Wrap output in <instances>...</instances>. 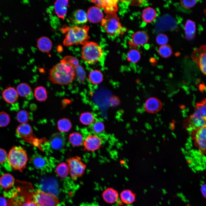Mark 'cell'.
<instances>
[{
	"mask_svg": "<svg viewBox=\"0 0 206 206\" xmlns=\"http://www.w3.org/2000/svg\"><path fill=\"white\" fill-rule=\"evenodd\" d=\"M68 1L67 0H58L54 3V8L56 13L57 16L63 20L67 12Z\"/></svg>",
	"mask_w": 206,
	"mask_h": 206,
	"instance_id": "obj_18",
	"label": "cell"
},
{
	"mask_svg": "<svg viewBox=\"0 0 206 206\" xmlns=\"http://www.w3.org/2000/svg\"><path fill=\"white\" fill-rule=\"evenodd\" d=\"M57 126L58 129L60 131L67 132L70 129L72 124L69 119L66 118H63L58 121Z\"/></svg>",
	"mask_w": 206,
	"mask_h": 206,
	"instance_id": "obj_34",
	"label": "cell"
},
{
	"mask_svg": "<svg viewBox=\"0 0 206 206\" xmlns=\"http://www.w3.org/2000/svg\"><path fill=\"white\" fill-rule=\"evenodd\" d=\"M37 46L39 50L48 53L51 49L52 45L50 39L46 37H42L37 41Z\"/></svg>",
	"mask_w": 206,
	"mask_h": 206,
	"instance_id": "obj_21",
	"label": "cell"
},
{
	"mask_svg": "<svg viewBox=\"0 0 206 206\" xmlns=\"http://www.w3.org/2000/svg\"><path fill=\"white\" fill-rule=\"evenodd\" d=\"M87 15L89 20L93 23H99L102 21L104 18L102 11L96 6L90 7L88 10Z\"/></svg>",
	"mask_w": 206,
	"mask_h": 206,
	"instance_id": "obj_14",
	"label": "cell"
},
{
	"mask_svg": "<svg viewBox=\"0 0 206 206\" xmlns=\"http://www.w3.org/2000/svg\"><path fill=\"white\" fill-rule=\"evenodd\" d=\"M148 39V36L146 32L138 31L133 34L131 39L128 43L130 46L135 47L139 45L145 44L147 42Z\"/></svg>",
	"mask_w": 206,
	"mask_h": 206,
	"instance_id": "obj_13",
	"label": "cell"
},
{
	"mask_svg": "<svg viewBox=\"0 0 206 206\" xmlns=\"http://www.w3.org/2000/svg\"><path fill=\"white\" fill-rule=\"evenodd\" d=\"M197 3L196 0H181L180 1L181 5L183 7L189 9L193 7Z\"/></svg>",
	"mask_w": 206,
	"mask_h": 206,
	"instance_id": "obj_43",
	"label": "cell"
},
{
	"mask_svg": "<svg viewBox=\"0 0 206 206\" xmlns=\"http://www.w3.org/2000/svg\"><path fill=\"white\" fill-rule=\"evenodd\" d=\"M157 14L156 11L154 9L151 7H147L142 11V19L144 22L148 23L154 19L156 17Z\"/></svg>",
	"mask_w": 206,
	"mask_h": 206,
	"instance_id": "obj_22",
	"label": "cell"
},
{
	"mask_svg": "<svg viewBox=\"0 0 206 206\" xmlns=\"http://www.w3.org/2000/svg\"><path fill=\"white\" fill-rule=\"evenodd\" d=\"M7 201L3 197H0V206H6Z\"/></svg>",
	"mask_w": 206,
	"mask_h": 206,
	"instance_id": "obj_48",
	"label": "cell"
},
{
	"mask_svg": "<svg viewBox=\"0 0 206 206\" xmlns=\"http://www.w3.org/2000/svg\"><path fill=\"white\" fill-rule=\"evenodd\" d=\"M19 96L26 97L29 96L31 92V88L27 84L22 82L19 84L16 89Z\"/></svg>",
	"mask_w": 206,
	"mask_h": 206,
	"instance_id": "obj_27",
	"label": "cell"
},
{
	"mask_svg": "<svg viewBox=\"0 0 206 206\" xmlns=\"http://www.w3.org/2000/svg\"><path fill=\"white\" fill-rule=\"evenodd\" d=\"M80 122L85 125H90L94 122L95 118L94 116L92 113L86 112L82 113L80 117Z\"/></svg>",
	"mask_w": 206,
	"mask_h": 206,
	"instance_id": "obj_33",
	"label": "cell"
},
{
	"mask_svg": "<svg viewBox=\"0 0 206 206\" xmlns=\"http://www.w3.org/2000/svg\"><path fill=\"white\" fill-rule=\"evenodd\" d=\"M101 25L106 32L111 36L119 35L126 31L116 13L108 14L102 21Z\"/></svg>",
	"mask_w": 206,
	"mask_h": 206,
	"instance_id": "obj_4",
	"label": "cell"
},
{
	"mask_svg": "<svg viewBox=\"0 0 206 206\" xmlns=\"http://www.w3.org/2000/svg\"><path fill=\"white\" fill-rule=\"evenodd\" d=\"M105 128L104 123L101 121H97L94 122L92 126V129L96 134H100L102 133Z\"/></svg>",
	"mask_w": 206,
	"mask_h": 206,
	"instance_id": "obj_39",
	"label": "cell"
},
{
	"mask_svg": "<svg viewBox=\"0 0 206 206\" xmlns=\"http://www.w3.org/2000/svg\"><path fill=\"white\" fill-rule=\"evenodd\" d=\"M87 15L84 11L78 9L75 11L73 14L72 20L76 24H83L87 21Z\"/></svg>",
	"mask_w": 206,
	"mask_h": 206,
	"instance_id": "obj_25",
	"label": "cell"
},
{
	"mask_svg": "<svg viewBox=\"0 0 206 206\" xmlns=\"http://www.w3.org/2000/svg\"><path fill=\"white\" fill-rule=\"evenodd\" d=\"M72 178L76 180L84 173L86 165L82 161L80 157L76 156L68 159L67 161Z\"/></svg>",
	"mask_w": 206,
	"mask_h": 206,
	"instance_id": "obj_7",
	"label": "cell"
},
{
	"mask_svg": "<svg viewBox=\"0 0 206 206\" xmlns=\"http://www.w3.org/2000/svg\"><path fill=\"white\" fill-rule=\"evenodd\" d=\"M32 199L36 206H58L60 203L54 194L45 192L39 189L33 194Z\"/></svg>",
	"mask_w": 206,
	"mask_h": 206,
	"instance_id": "obj_6",
	"label": "cell"
},
{
	"mask_svg": "<svg viewBox=\"0 0 206 206\" xmlns=\"http://www.w3.org/2000/svg\"><path fill=\"white\" fill-rule=\"evenodd\" d=\"M140 57V52L136 49H132L129 51L127 54V59L129 62L136 63L139 61Z\"/></svg>",
	"mask_w": 206,
	"mask_h": 206,
	"instance_id": "obj_35",
	"label": "cell"
},
{
	"mask_svg": "<svg viewBox=\"0 0 206 206\" xmlns=\"http://www.w3.org/2000/svg\"><path fill=\"white\" fill-rule=\"evenodd\" d=\"M206 185L205 184L202 185L201 187V191L203 196L206 197Z\"/></svg>",
	"mask_w": 206,
	"mask_h": 206,
	"instance_id": "obj_46",
	"label": "cell"
},
{
	"mask_svg": "<svg viewBox=\"0 0 206 206\" xmlns=\"http://www.w3.org/2000/svg\"><path fill=\"white\" fill-rule=\"evenodd\" d=\"M8 158L6 151L4 149L0 148V163L5 162Z\"/></svg>",
	"mask_w": 206,
	"mask_h": 206,
	"instance_id": "obj_44",
	"label": "cell"
},
{
	"mask_svg": "<svg viewBox=\"0 0 206 206\" xmlns=\"http://www.w3.org/2000/svg\"><path fill=\"white\" fill-rule=\"evenodd\" d=\"M2 94L4 100L6 102L10 104L16 102L19 97L16 89L11 86L7 87L3 90Z\"/></svg>",
	"mask_w": 206,
	"mask_h": 206,
	"instance_id": "obj_16",
	"label": "cell"
},
{
	"mask_svg": "<svg viewBox=\"0 0 206 206\" xmlns=\"http://www.w3.org/2000/svg\"><path fill=\"white\" fill-rule=\"evenodd\" d=\"M88 206H101L98 204L94 203H92L90 204H89Z\"/></svg>",
	"mask_w": 206,
	"mask_h": 206,
	"instance_id": "obj_49",
	"label": "cell"
},
{
	"mask_svg": "<svg viewBox=\"0 0 206 206\" xmlns=\"http://www.w3.org/2000/svg\"><path fill=\"white\" fill-rule=\"evenodd\" d=\"M69 140L70 144L74 146H79L83 143V137L78 132L71 134L69 137Z\"/></svg>",
	"mask_w": 206,
	"mask_h": 206,
	"instance_id": "obj_32",
	"label": "cell"
},
{
	"mask_svg": "<svg viewBox=\"0 0 206 206\" xmlns=\"http://www.w3.org/2000/svg\"><path fill=\"white\" fill-rule=\"evenodd\" d=\"M60 62L68 64L75 69L79 65L78 60L76 58L71 56H67L61 60Z\"/></svg>",
	"mask_w": 206,
	"mask_h": 206,
	"instance_id": "obj_38",
	"label": "cell"
},
{
	"mask_svg": "<svg viewBox=\"0 0 206 206\" xmlns=\"http://www.w3.org/2000/svg\"><path fill=\"white\" fill-rule=\"evenodd\" d=\"M206 117L205 108L202 105H197L194 112L190 117V121L195 127H205Z\"/></svg>",
	"mask_w": 206,
	"mask_h": 206,
	"instance_id": "obj_8",
	"label": "cell"
},
{
	"mask_svg": "<svg viewBox=\"0 0 206 206\" xmlns=\"http://www.w3.org/2000/svg\"><path fill=\"white\" fill-rule=\"evenodd\" d=\"M121 201L126 204H131L135 201V195L130 190H125L122 192L120 194Z\"/></svg>",
	"mask_w": 206,
	"mask_h": 206,
	"instance_id": "obj_30",
	"label": "cell"
},
{
	"mask_svg": "<svg viewBox=\"0 0 206 206\" xmlns=\"http://www.w3.org/2000/svg\"><path fill=\"white\" fill-rule=\"evenodd\" d=\"M102 196L105 201L109 203H113L117 200L118 197V192L112 188H108L103 193Z\"/></svg>",
	"mask_w": 206,
	"mask_h": 206,
	"instance_id": "obj_20",
	"label": "cell"
},
{
	"mask_svg": "<svg viewBox=\"0 0 206 206\" xmlns=\"http://www.w3.org/2000/svg\"><path fill=\"white\" fill-rule=\"evenodd\" d=\"M49 142L52 148L55 149H60L64 146L65 143V137L62 133H56L51 136Z\"/></svg>",
	"mask_w": 206,
	"mask_h": 206,
	"instance_id": "obj_17",
	"label": "cell"
},
{
	"mask_svg": "<svg viewBox=\"0 0 206 206\" xmlns=\"http://www.w3.org/2000/svg\"><path fill=\"white\" fill-rule=\"evenodd\" d=\"M118 1L117 0H102V7L104 8V11L108 14L116 13L118 9Z\"/></svg>",
	"mask_w": 206,
	"mask_h": 206,
	"instance_id": "obj_23",
	"label": "cell"
},
{
	"mask_svg": "<svg viewBox=\"0 0 206 206\" xmlns=\"http://www.w3.org/2000/svg\"><path fill=\"white\" fill-rule=\"evenodd\" d=\"M55 171L56 173L59 177L62 178H64L68 175L69 168L67 164L62 162L57 165Z\"/></svg>",
	"mask_w": 206,
	"mask_h": 206,
	"instance_id": "obj_31",
	"label": "cell"
},
{
	"mask_svg": "<svg viewBox=\"0 0 206 206\" xmlns=\"http://www.w3.org/2000/svg\"><path fill=\"white\" fill-rule=\"evenodd\" d=\"M10 121L9 115L6 112L2 111L0 112V127H4L7 126Z\"/></svg>",
	"mask_w": 206,
	"mask_h": 206,
	"instance_id": "obj_40",
	"label": "cell"
},
{
	"mask_svg": "<svg viewBox=\"0 0 206 206\" xmlns=\"http://www.w3.org/2000/svg\"><path fill=\"white\" fill-rule=\"evenodd\" d=\"M32 199V197L28 198L22 206H36L32 200H31Z\"/></svg>",
	"mask_w": 206,
	"mask_h": 206,
	"instance_id": "obj_45",
	"label": "cell"
},
{
	"mask_svg": "<svg viewBox=\"0 0 206 206\" xmlns=\"http://www.w3.org/2000/svg\"><path fill=\"white\" fill-rule=\"evenodd\" d=\"M162 107L161 101L155 97L148 98L144 104V108L147 112L154 113L159 111Z\"/></svg>",
	"mask_w": 206,
	"mask_h": 206,
	"instance_id": "obj_15",
	"label": "cell"
},
{
	"mask_svg": "<svg viewBox=\"0 0 206 206\" xmlns=\"http://www.w3.org/2000/svg\"><path fill=\"white\" fill-rule=\"evenodd\" d=\"M14 182L13 177L9 173L5 174L0 178V185L5 190L12 187Z\"/></svg>",
	"mask_w": 206,
	"mask_h": 206,
	"instance_id": "obj_24",
	"label": "cell"
},
{
	"mask_svg": "<svg viewBox=\"0 0 206 206\" xmlns=\"http://www.w3.org/2000/svg\"><path fill=\"white\" fill-rule=\"evenodd\" d=\"M18 122L21 124L26 123L29 119V114L26 110H22L19 111L16 116Z\"/></svg>",
	"mask_w": 206,
	"mask_h": 206,
	"instance_id": "obj_36",
	"label": "cell"
},
{
	"mask_svg": "<svg viewBox=\"0 0 206 206\" xmlns=\"http://www.w3.org/2000/svg\"><path fill=\"white\" fill-rule=\"evenodd\" d=\"M88 79L92 84L97 85L102 82L103 80V75L100 70H95L90 72L88 76Z\"/></svg>",
	"mask_w": 206,
	"mask_h": 206,
	"instance_id": "obj_26",
	"label": "cell"
},
{
	"mask_svg": "<svg viewBox=\"0 0 206 206\" xmlns=\"http://www.w3.org/2000/svg\"><path fill=\"white\" fill-rule=\"evenodd\" d=\"M158 52L162 57L166 58L171 55L172 49L170 46L167 44L161 46L158 49Z\"/></svg>",
	"mask_w": 206,
	"mask_h": 206,
	"instance_id": "obj_37",
	"label": "cell"
},
{
	"mask_svg": "<svg viewBox=\"0 0 206 206\" xmlns=\"http://www.w3.org/2000/svg\"><path fill=\"white\" fill-rule=\"evenodd\" d=\"M16 133L19 138L26 142L32 143L34 140L32 128L27 123L21 124L18 126L16 129Z\"/></svg>",
	"mask_w": 206,
	"mask_h": 206,
	"instance_id": "obj_10",
	"label": "cell"
},
{
	"mask_svg": "<svg viewBox=\"0 0 206 206\" xmlns=\"http://www.w3.org/2000/svg\"><path fill=\"white\" fill-rule=\"evenodd\" d=\"M168 41L169 39L168 37L164 34H159L156 37V41L157 43L161 46L167 45Z\"/></svg>",
	"mask_w": 206,
	"mask_h": 206,
	"instance_id": "obj_42",
	"label": "cell"
},
{
	"mask_svg": "<svg viewBox=\"0 0 206 206\" xmlns=\"http://www.w3.org/2000/svg\"><path fill=\"white\" fill-rule=\"evenodd\" d=\"M91 1L94 3L97 7H102V0H92Z\"/></svg>",
	"mask_w": 206,
	"mask_h": 206,
	"instance_id": "obj_47",
	"label": "cell"
},
{
	"mask_svg": "<svg viewBox=\"0 0 206 206\" xmlns=\"http://www.w3.org/2000/svg\"><path fill=\"white\" fill-rule=\"evenodd\" d=\"M75 71L76 77L80 82H83L85 80L86 73L85 72L81 66L79 65L75 68Z\"/></svg>",
	"mask_w": 206,
	"mask_h": 206,
	"instance_id": "obj_41",
	"label": "cell"
},
{
	"mask_svg": "<svg viewBox=\"0 0 206 206\" xmlns=\"http://www.w3.org/2000/svg\"><path fill=\"white\" fill-rule=\"evenodd\" d=\"M31 161L34 167L36 169L41 171L50 172L52 167L48 159L38 153L32 155Z\"/></svg>",
	"mask_w": 206,
	"mask_h": 206,
	"instance_id": "obj_9",
	"label": "cell"
},
{
	"mask_svg": "<svg viewBox=\"0 0 206 206\" xmlns=\"http://www.w3.org/2000/svg\"><path fill=\"white\" fill-rule=\"evenodd\" d=\"M89 28L88 25L83 27L75 26L69 28L63 41L64 45L66 47L73 45H84L88 43L90 38L88 35Z\"/></svg>",
	"mask_w": 206,
	"mask_h": 206,
	"instance_id": "obj_2",
	"label": "cell"
},
{
	"mask_svg": "<svg viewBox=\"0 0 206 206\" xmlns=\"http://www.w3.org/2000/svg\"><path fill=\"white\" fill-rule=\"evenodd\" d=\"M9 165L14 170L22 172L25 168L28 161L27 153L23 147L14 146L10 150L8 155Z\"/></svg>",
	"mask_w": 206,
	"mask_h": 206,
	"instance_id": "obj_3",
	"label": "cell"
},
{
	"mask_svg": "<svg viewBox=\"0 0 206 206\" xmlns=\"http://www.w3.org/2000/svg\"><path fill=\"white\" fill-rule=\"evenodd\" d=\"M82 57L89 64L96 63L100 60L102 55V48L97 43L91 41L88 42L82 48Z\"/></svg>",
	"mask_w": 206,
	"mask_h": 206,
	"instance_id": "obj_5",
	"label": "cell"
},
{
	"mask_svg": "<svg viewBox=\"0 0 206 206\" xmlns=\"http://www.w3.org/2000/svg\"><path fill=\"white\" fill-rule=\"evenodd\" d=\"M49 75L51 82L63 86L70 84L76 77L75 69L61 62L50 70Z\"/></svg>",
	"mask_w": 206,
	"mask_h": 206,
	"instance_id": "obj_1",
	"label": "cell"
},
{
	"mask_svg": "<svg viewBox=\"0 0 206 206\" xmlns=\"http://www.w3.org/2000/svg\"><path fill=\"white\" fill-rule=\"evenodd\" d=\"M206 130L205 127L199 128L195 134V138L197 143L202 150L206 148Z\"/></svg>",
	"mask_w": 206,
	"mask_h": 206,
	"instance_id": "obj_19",
	"label": "cell"
},
{
	"mask_svg": "<svg viewBox=\"0 0 206 206\" xmlns=\"http://www.w3.org/2000/svg\"><path fill=\"white\" fill-rule=\"evenodd\" d=\"M186 36L188 39H191L194 36L196 32V25L195 22L187 20L185 25Z\"/></svg>",
	"mask_w": 206,
	"mask_h": 206,
	"instance_id": "obj_28",
	"label": "cell"
},
{
	"mask_svg": "<svg viewBox=\"0 0 206 206\" xmlns=\"http://www.w3.org/2000/svg\"><path fill=\"white\" fill-rule=\"evenodd\" d=\"M206 46H202L193 52L192 58L196 62L202 73L206 74Z\"/></svg>",
	"mask_w": 206,
	"mask_h": 206,
	"instance_id": "obj_12",
	"label": "cell"
},
{
	"mask_svg": "<svg viewBox=\"0 0 206 206\" xmlns=\"http://www.w3.org/2000/svg\"><path fill=\"white\" fill-rule=\"evenodd\" d=\"M102 143L101 138L96 134L89 135L83 142L85 150L90 152H94L99 149Z\"/></svg>",
	"mask_w": 206,
	"mask_h": 206,
	"instance_id": "obj_11",
	"label": "cell"
},
{
	"mask_svg": "<svg viewBox=\"0 0 206 206\" xmlns=\"http://www.w3.org/2000/svg\"><path fill=\"white\" fill-rule=\"evenodd\" d=\"M34 96L36 99L39 102H43L47 98V92L45 88L42 86H39L35 88L33 92Z\"/></svg>",
	"mask_w": 206,
	"mask_h": 206,
	"instance_id": "obj_29",
	"label": "cell"
}]
</instances>
